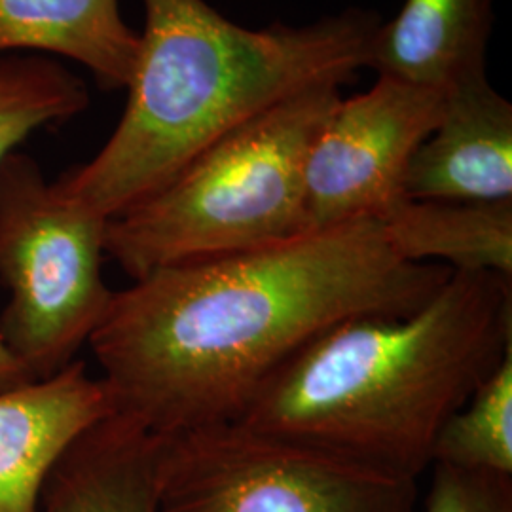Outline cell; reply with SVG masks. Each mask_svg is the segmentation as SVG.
Segmentation results:
<instances>
[{"label": "cell", "instance_id": "obj_3", "mask_svg": "<svg viewBox=\"0 0 512 512\" xmlns=\"http://www.w3.org/2000/svg\"><path fill=\"white\" fill-rule=\"evenodd\" d=\"M126 110L92 162L57 190L110 220L171 183L226 133L315 84L366 67L378 19L348 12L306 27L245 29L205 0H145Z\"/></svg>", "mask_w": 512, "mask_h": 512}, {"label": "cell", "instance_id": "obj_1", "mask_svg": "<svg viewBox=\"0 0 512 512\" xmlns=\"http://www.w3.org/2000/svg\"><path fill=\"white\" fill-rule=\"evenodd\" d=\"M454 270L395 255L355 220L152 270L112 294L88 344L114 412L165 437L238 421L275 372L361 315L418 310Z\"/></svg>", "mask_w": 512, "mask_h": 512}, {"label": "cell", "instance_id": "obj_9", "mask_svg": "<svg viewBox=\"0 0 512 512\" xmlns=\"http://www.w3.org/2000/svg\"><path fill=\"white\" fill-rule=\"evenodd\" d=\"M110 414L107 385L92 378L82 361L0 391V512H38L57 461Z\"/></svg>", "mask_w": 512, "mask_h": 512}, {"label": "cell", "instance_id": "obj_17", "mask_svg": "<svg viewBox=\"0 0 512 512\" xmlns=\"http://www.w3.org/2000/svg\"><path fill=\"white\" fill-rule=\"evenodd\" d=\"M33 380V374L0 338V391H8Z\"/></svg>", "mask_w": 512, "mask_h": 512}, {"label": "cell", "instance_id": "obj_2", "mask_svg": "<svg viewBox=\"0 0 512 512\" xmlns=\"http://www.w3.org/2000/svg\"><path fill=\"white\" fill-rule=\"evenodd\" d=\"M512 349V277L452 272L406 315H361L281 366L238 423L418 480L442 425Z\"/></svg>", "mask_w": 512, "mask_h": 512}, {"label": "cell", "instance_id": "obj_7", "mask_svg": "<svg viewBox=\"0 0 512 512\" xmlns=\"http://www.w3.org/2000/svg\"><path fill=\"white\" fill-rule=\"evenodd\" d=\"M444 93L380 76L372 90L340 101L306 160L310 230L378 220L404 196V175L437 128Z\"/></svg>", "mask_w": 512, "mask_h": 512}, {"label": "cell", "instance_id": "obj_15", "mask_svg": "<svg viewBox=\"0 0 512 512\" xmlns=\"http://www.w3.org/2000/svg\"><path fill=\"white\" fill-rule=\"evenodd\" d=\"M90 105L86 84L63 65L0 59V164L37 129L71 120Z\"/></svg>", "mask_w": 512, "mask_h": 512}, {"label": "cell", "instance_id": "obj_16", "mask_svg": "<svg viewBox=\"0 0 512 512\" xmlns=\"http://www.w3.org/2000/svg\"><path fill=\"white\" fill-rule=\"evenodd\" d=\"M423 512H512V476L433 463Z\"/></svg>", "mask_w": 512, "mask_h": 512}, {"label": "cell", "instance_id": "obj_12", "mask_svg": "<svg viewBox=\"0 0 512 512\" xmlns=\"http://www.w3.org/2000/svg\"><path fill=\"white\" fill-rule=\"evenodd\" d=\"M141 48L118 0H0V55L38 50L82 63L107 90L128 88Z\"/></svg>", "mask_w": 512, "mask_h": 512}, {"label": "cell", "instance_id": "obj_6", "mask_svg": "<svg viewBox=\"0 0 512 512\" xmlns=\"http://www.w3.org/2000/svg\"><path fill=\"white\" fill-rule=\"evenodd\" d=\"M418 480L238 421L160 437L158 512H416Z\"/></svg>", "mask_w": 512, "mask_h": 512}, {"label": "cell", "instance_id": "obj_10", "mask_svg": "<svg viewBox=\"0 0 512 512\" xmlns=\"http://www.w3.org/2000/svg\"><path fill=\"white\" fill-rule=\"evenodd\" d=\"M158 458L160 437L114 412L57 461L38 512H158Z\"/></svg>", "mask_w": 512, "mask_h": 512}, {"label": "cell", "instance_id": "obj_14", "mask_svg": "<svg viewBox=\"0 0 512 512\" xmlns=\"http://www.w3.org/2000/svg\"><path fill=\"white\" fill-rule=\"evenodd\" d=\"M433 463L512 476V349L442 425Z\"/></svg>", "mask_w": 512, "mask_h": 512}, {"label": "cell", "instance_id": "obj_4", "mask_svg": "<svg viewBox=\"0 0 512 512\" xmlns=\"http://www.w3.org/2000/svg\"><path fill=\"white\" fill-rule=\"evenodd\" d=\"M340 88L315 84L226 133L171 183L110 219L105 253L139 279L164 266L249 253L311 232L306 160L342 101Z\"/></svg>", "mask_w": 512, "mask_h": 512}, {"label": "cell", "instance_id": "obj_8", "mask_svg": "<svg viewBox=\"0 0 512 512\" xmlns=\"http://www.w3.org/2000/svg\"><path fill=\"white\" fill-rule=\"evenodd\" d=\"M403 190L410 200H512V105L486 74L444 92L439 124L414 152Z\"/></svg>", "mask_w": 512, "mask_h": 512}, {"label": "cell", "instance_id": "obj_5", "mask_svg": "<svg viewBox=\"0 0 512 512\" xmlns=\"http://www.w3.org/2000/svg\"><path fill=\"white\" fill-rule=\"evenodd\" d=\"M101 219L46 183L37 162L0 164V277L10 291L0 338L35 380L73 363L109 308Z\"/></svg>", "mask_w": 512, "mask_h": 512}, {"label": "cell", "instance_id": "obj_11", "mask_svg": "<svg viewBox=\"0 0 512 512\" xmlns=\"http://www.w3.org/2000/svg\"><path fill=\"white\" fill-rule=\"evenodd\" d=\"M492 0H406L374 33L368 63L380 76L448 92L486 74Z\"/></svg>", "mask_w": 512, "mask_h": 512}, {"label": "cell", "instance_id": "obj_13", "mask_svg": "<svg viewBox=\"0 0 512 512\" xmlns=\"http://www.w3.org/2000/svg\"><path fill=\"white\" fill-rule=\"evenodd\" d=\"M393 253L454 272L512 277V200L492 203L410 200L378 219Z\"/></svg>", "mask_w": 512, "mask_h": 512}]
</instances>
